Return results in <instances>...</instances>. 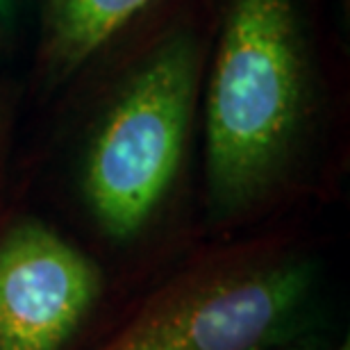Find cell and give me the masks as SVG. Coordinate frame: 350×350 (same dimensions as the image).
<instances>
[{
	"label": "cell",
	"instance_id": "8",
	"mask_svg": "<svg viewBox=\"0 0 350 350\" xmlns=\"http://www.w3.org/2000/svg\"><path fill=\"white\" fill-rule=\"evenodd\" d=\"M278 350H348L346 346H332L323 334L317 332V334H310V337L300 339V341H293V344L284 346V348H278Z\"/></svg>",
	"mask_w": 350,
	"mask_h": 350
},
{
	"label": "cell",
	"instance_id": "1",
	"mask_svg": "<svg viewBox=\"0 0 350 350\" xmlns=\"http://www.w3.org/2000/svg\"><path fill=\"white\" fill-rule=\"evenodd\" d=\"M341 98L323 0H209L200 200L212 232H239L325 180Z\"/></svg>",
	"mask_w": 350,
	"mask_h": 350
},
{
	"label": "cell",
	"instance_id": "7",
	"mask_svg": "<svg viewBox=\"0 0 350 350\" xmlns=\"http://www.w3.org/2000/svg\"><path fill=\"white\" fill-rule=\"evenodd\" d=\"M12 139H14L12 94L0 82V212L5 209V189H7V175H10Z\"/></svg>",
	"mask_w": 350,
	"mask_h": 350
},
{
	"label": "cell",
	"instance_id": "6",
	"mask_svg": "<svg viewBox=\"0 0 350 350\" xmlns=\"http://www.w3.org/2000/svg\"><path fill=\"white\" fill-rule=\"evenodd\" d=\"M30 0H0V66L7 64L23 44Z\"/></svg>",
	"mask_w": 350,
	"mask_h": 350
},
{
	"label": "cell",
	"instance_id": "2",
	"mask_svg": "<svg viewBox=\"0 0 350 350\" xmlns=\"http://www.w3.org/2000/svg\"><path fill=\"white\" fill-rule=\"evenodd\" d=\"M209 0H162L62 96L80 103L68 185L111 250L157 237L191 191Z\"/></svg>",
	"mask_w": 350,
	"mask_h": 350
},
{
	"label": "cell",
	"instance_id": "3",
	"mask_svg": "<svg viewBox=\"0 0 350 350\" xmlns=\"http://www.w3.org/2000/svg\"><path fill=\"white\" fill-rule=\"evenodd\" d=\"M323 262L266 232L202 250L91 350H278L317 334Z\"/></svg>",
	"mask_w": 350,
	"mask_h": 350
},
{
	"label": "cell",
	"instance_id": "9",
	"mask_svg": "<svg viewBox=\"0 0 350 350\" xmlns=\"http://www.w3.org/2000/svg\"><path fill=\"white\" fill-rule=\"evenodd\" d=\"M337 5H339V23H344V34H346V39H348V34H350V0H337Z\"/></svg>",
	"mask_w": 350,
	"mask_h": 350
},
{
	"label": "cell",
	"instance_id": "5",
	"mask_svg": "<svg viewBox=\"0 0 350 350\" xmlns=\"http://www.w3.org/2000/svg\"><path fill=\"white\" fill-rule=\"evenodd\" d=\"M162 0H37L32 85L53 98Z\"/></svg>",
	"mask_w": 350,
	"mask_h": 350
},
{
	"label": "cell",
	"instance_id": "4",
	"mask_svg": "<svg viewBox=\"0 0 350 350\" xmlns=\"http://www.w3.org/2000/svg\"><path fill=\"white\" fill-rule=\"evenodd\" d=\"M100 260L32 209L0 212V350H75L107 298Z\"/></svg>",
	"mask_w": 350,
	"mask_h": 350
}]
</instances>
